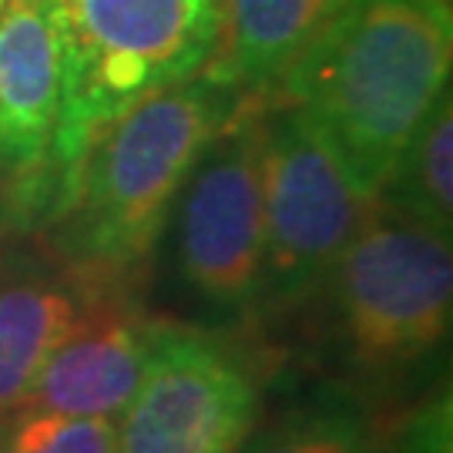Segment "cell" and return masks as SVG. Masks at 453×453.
Returning <instances> with one entry per match:
<instances>
[{
  "label": "cell",
  "instance_id": "6da1fadb",
  "mask_svg": "<svg viewBox=\"0 0 453 453\" xmlns=\"http://www.w3.org/2000/svg\"><path fill=\"white\" fill-rule=\"evenodd\" d=\"M450 0H342L273 91L349 185L376 198L423 118L450 91Z\"/></svg>",
  "mask_w": 453,
  "mask_h": 453
},
{
  "label": "cell",
  "instance_id": "4fadbf2b",
  "mask_svg": "<svg viewBox=\"0 0 453 453\" xmlns=\"http://www.w3.org/2000/svg\"><path fill=\"white\" fill-rule=\"evenodd\" d=\"M242 453H376L370 426L346 393H312L306 403L262 423L242 443Z\"/></svg>",
  "mask_w": 453,
  "mask_h": 453
},
{
  "label": "cell",
  "instance_id": "277c9868",
  "mask_svg": "<svg viewBox=\"0 0 453 453\" xmlns=\"http://www.w3.org/2000/svg\"><path fill=\"white\" fill-rule=\"evenodd\" d=\"M326 289L346 366L366 380L406 376L450 342V235L376 205V215L326 275Z\"/></svg>",
  "mask_w": 453,
  "mask_h": 453
},
{
  "label": "cell",
  "instance_id": "7c38bea8",
  "mask_svg": "<svg viewBox=\"0 0 453 453\" xmlns=\"http://www.w3.org/2000/svg\"><path fill=\"white\" fill-rule=\"evenodd\" d=\"M376 205L396 219L450 235L453 222V104L450 91L423 118L417 134L393 165Z\"/></svg>",
  "mask_w": 453,
  "mask_h": 453
},
{
  "label": "cell",
  "instance_id": "9a60e30c",
  "mask_svg": "<svg viewBox=\"0 0 453 453\" xmlns=\"http://www.w3.org/2000/svg\"><path fill=\"white\" fill-rule=\"evenodd\" d=\"M4 7H7V0H0V11H4Z\"/></svg>",
  "mask_w": 453,
  "mask_h": 453
},
{
  "label": "cell",
  "instance_id": "3957f363",
  "mask_svg": "<svg viewBox=\"0 0 453 453\" xmlns=\"http://www.w3.org/2000/svg\"><path fill=\"white\" fill-rule=\"evenodd\" d=\"M58 11L65 71L48 155L67 168L131 104L205 71L222 24L219 0H58Z\"/></svg>",
  "mask_w": 453,
  "mask_h": 453
},
{
  "label": "cell",
  "instance_id": "9c48e42d",
  "mask_svg": "<svg viewBox=\"0 0 453 453\" xmlns=\"http://www.w3.org/2000/svg\"><path fill=\"white\" fill-rule=\"evenodd\" d=\"M61 71L58 0H7L0 11V168L20 172L50 148Z\"/></svg>",
  "mask_w": 453,
  "mask_h": 453
},
{
  "label": "cell",
  "instance_id": "8992f818",
  "mask_svg": "<svg viewBox=\"0 0 453 453\" xmlns=\"http://www.w3.org/2000/svg\"><path fill=\"white\" fill-rule=\"evenodd\" d=\"M175 269L219 319L252 316L262 282V101L209 138L175 198Z\"/></svg>",
  "mask_w": 453,
  "mask_h": 453
},
{
  "label": "cell",
  "instance_id": "5b68a950",
  "mask_svg": "<svg viewBox=\"0 0 453 453\" xmlns=\"http://www.w3.org/2000/svg\"><path fill=\"white\" fill-rule=\"evenodd\" d=\"M376 215L299 114L262 101V282L256 309L279 312L319 289Z\"/></svg>",
  "mask_w": 453,
  "mask_h": 453
},
{
  "label": "cell",
  "instance_id": "5bb4252c",
  "mask_svg": "<svg viewBox=\"0 0 453 453\" xmlns=\"http://www.w3.org/2000/svg\"><path fill=\"white\" fill-rule=\"evenodd\" d=\"M118 423L14 410L0 420V453H114Z\"/></svg>",
  "mask_w": 453,
  "mask_h": 453
},
{
  "label": "cell",
  "instance_id": "7a4b0ae2",
  "mask_svg": "<svg viewBox=\"0 0 453 453\" xmlns=\"http://www.w3.org/2000/svg\"><path fill=\"white\" fill-rule=\"evenodd\" d=\"M245 97L195 74L142 97L91 134L54 249L88 279H118L155 252L202 148Z\"/></svg>",
  "mask_w": 453,
  "mask_h": 453
},
{
  "label": "cell",
  "instance_id": "30bf717a",
  "mask_svg": "<svg viewBox=\"0 0 453 453\" xmlns=\"http://www.w3.org/2000/svg\"><path fill=\"white\" fill-rule=\"evenodd\" d=\"M95 279L14 259L0 269V420L20 410L41 363L81 312Z\"/></svg>",
  "mask_w": 453,
  "mask_h": 453
},
{
  "label": "cell",
  "instance_id": "8fae6325",
  "mask_svg": "<svg viewBox=\"0 0 453 453\" xmlns=\"http://www.w3.org/2000/svg\"><path fill=\"white\" fill-rule=\"evenodd\" d=\"M342 0H226L215 61V81L245 101L273 97L289 67L319 37Z\"/></svg>",
  "mask_w": 453,
  "mask_h": 453
},
{
  "label": "cell",
  "instance_id": "52a82bcc",
  "mask_svg": "<svg viewBox=\"0 0 453 453\" xmlns=\"http://www.w3.org/2000/svg\"><path fill=\"white\" fill-rule=\"evenodd\" d=\"M256 413V372L232 346L162 323L145 380L121 413L114 453H242Z\"/></svg>",
  "mask_w": 453,
  "mask_h": 453
},
{
  "label": "cell",
  "instance_id": "ba28073f",
  "mask_svg": "<svg viewBox=\"0 0 453 453\" xmlns=\"http://www.w3.org/2000/svg\"><path fill=\"white\" fill-rule=\"evenodd\" d=\"M95 279L81 312L41 363L20 410L81 420H121L151 363L162 323Z\"/></svg>",
  "mask_w": 453,
  "mask_h": 453
}]
</instances>
